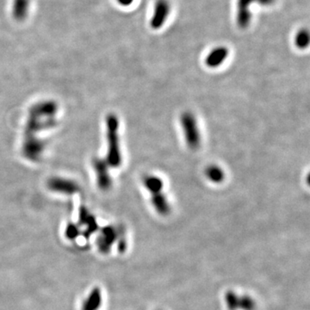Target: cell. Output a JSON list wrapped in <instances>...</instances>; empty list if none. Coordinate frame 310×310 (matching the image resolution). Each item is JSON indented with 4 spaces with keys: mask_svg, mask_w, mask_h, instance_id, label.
<instances>
[{
    "mask_svg": "<svg viewBox=\"0 0 310 310\" xmlns=\"http://www.w3.org/2000/svg\"><path fill=\"white\" fill-rule=\"evenodd\" d=\"M181 125L187 145L191 149H197L201 143V135L198 129V123L193 114L184 112L181 116Z\"/></svg>",
    "mask_w": 310,
    "mask_h": 310,
    "instance_id": "obj_1",
    "label": "cell"
},
{
    "mask_svg": "<svg viewBox=\"0 0 310 310\" xmlns=\"http://www.w3.org/2000/svg\"><path fill=\"white\" fill-rule=\"evenodd\" d=\"M276 0H238L237 1V23L239 28L246 29L249 26L252 20L251 13V5L254 4L261 5H272L275 3Z\"/></svg>",
    "mask_w": 310,
    "mask_h": 310,
    "instance_id": "obj_2",
    "label": "cell"
},
{
    "mask_svg": "<svg viewBox=\"0 0 310 310\" xmlns=\"http://www.w3.org/2000/svg\"><path fill=\"white\" fill-rule=\"evenodd\" d=\"M170 10H171V5L168 0L156 1L154 5V10H153V17L150 21V25L153 30H159L164 25L168 18Z\"/></svg>",
    "mask_w": 310,
    "mask_h": 310,
    "instance_id": "obj_3",
    "label": "cell"
},
{
    "mask_svg": "<svg viewBox=\"0 0 310 310\" xmlns=\"http://www.w3.org/2000/svg\"><path fill=\"white\" fill-rule=\"evenodd\" d=\"M118 128V123L115 116H111L109 120V141H110V153H109V160L110 163L114 166H118L121 162L119 148H118V142H117V135L116 131Z\"/></svg>",
    "mask_w": 310,
    "mask_h": 310,
    "instance_id": "obj_4",
    "label": "cell"
},
{
    "mask_svg": "<svg viewBox=\"0 0 310 310\" xmlns=\"http://www.w3.org/2000/svg\"><path fill=\"white\" fill-rule=\"evenodd\" d=\"M226 303L230 310H238L241 309L244 310H253L255 306L254 300L247 297V296H241L238 297V295L235 293H228L226 295Z\"/></svg>",
    "mask_w": 310,
    "mask_h": 310,
    "instance_id": "obj_5",
    "label": "cell"
},
{
    "mask_svg": "<svg viewBox=\"0 0 310 310\" xmlns=\"http://www.w3.org/2000/svg\"><path fill=\"white\" fill-rule=\"evenodd\" d=\"M228 56V49L226 47H217L209 52L206 57L205 63L209 68H218Z\"/></svg>",
    "mask_w": 310,
    "mask_h": 310,
    "instance_id": "obj_6",
    "label": "cell"
},
{
    "mask_svg": "<svg viewBox=\"0 0 310 310\" xmlns=\"http://www.w3.org/2000/svg\"><path fill=\"white\" fill-rule=\"evenodd\" d=\"M116 237V233L112 227L105 228L97 242V247L99 248L100 252L103 254L109 253L113 243L115 242Z\"/></svg>",
    "mask_w": 310,
    "mask_h": 310,
    "instance_id": "obj_7",
    "label": "cell"
},
{
    "mask_svg": "<svg viewBox=\"0 0 310 310\" xmlns=\"http://www.w3.org/2000/svg\"><path fill=\"white\" fill-rule=\"evenodd\" d=\"M102 302L103 296L101 290L98 287L93 288L84 301L81 310H99L102 306Z\"/></svg>",
    "mask_w": 310,
    "mask_h": 310,
    "instance_id": "obj_8",
    "label": "cell"
},
{
    "mask_svg": "<svg viewBox=\"0 0 310 310\" xmlns=\"http://www.w3.org/2000/svg\"><path fill=\"white\" fill-rule=\"evenodd\" d=\"M151 201L153 203V208L161 216H168L171 212V207L169 204L168 200L162 192L152 195Z\"/></svg>",
    "mask_w": 310,
    "mask_h": 310,
    "instance_id": "obj_9",
    "label": "cell"
},
{
    "mask_svg": "<svg viewBox=\"0 0 310 310\" xmlns=\"http://www.w3.org/2000/svg\"><path fill=\"white\" fill-rule=\"evenodd\" d=\"M143 183H144L145 188L152 195L161 192L162 189H163V185H164L163 181L161 178L155 175L146 176L143 180Z\"/></svg>",
    "mask_w": 310,
    "mask_h": 310,
    "instance_id": "obj_10",
    "label": "cell"
},
{
    "mask_svg": "<svg viewBox=\"0 0 310 310\" xmlns=\"http://www.w3.org/2000/svg\"><path fill=\"white\" fill-rule=\"evenodd\" d=\"M205 175L212 183H220L224 180L225 173L223 170L218 165H209L205 170Z\"/></svg>",
    "mask_w": 310,
    "mask_h": 310,
    "instance_id": "obj_11",
    "label": "cell"
},
{
    "mask_svg": "<svg viewBox=\"0 0 310 310\" xmlns=\"http://www.w3.org/2000/svg\"><path fill=\"white\" fill-rule=\"evenodd\" d=\"M295 43L299 49H303L307 48L310 44L309 32L305 30H300L295 36Z\"/></svg>",
    "mask_w": 310,
    "mask_h": 310,
    "instance_id": "obj_12",
    "label": "cell"
},
{
    "mask_svg": "<svg viewBox=\"0 0 310 310\" xmlns=\"http://www.w3.org/2000/svg\"><path fill=\"white\" fill-rule=\"evenodd\" d=\"M79 236V230L78 228H75L74 226H69L67 232H66V236L68 239H73Z\"/></svg>",
    "mask_w": 310,
    "mask_h": 310,
    "instance_id": "obj_13",
    "label": "cell"
},
{
    "mask_svg": "<svg viewBox=\"0 0 310 310\" xmlns=\"http://www.w3.org/2000/svg\"><path fill=\"white\" fill-rule=\"evenodd\" d=\"M120 4H124V5H128V4H132L134 0H118Z\"/></svg>",
    "mask_w": 310,
    "mask_h": 310,
    "instance_id": "obj_14",
    "label": "cell"
}]
</instances>
